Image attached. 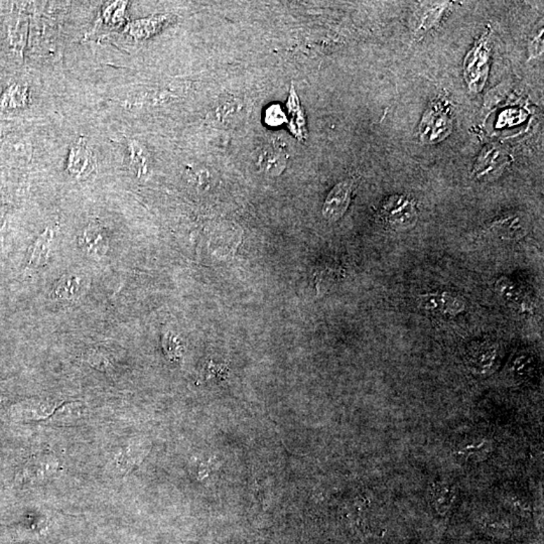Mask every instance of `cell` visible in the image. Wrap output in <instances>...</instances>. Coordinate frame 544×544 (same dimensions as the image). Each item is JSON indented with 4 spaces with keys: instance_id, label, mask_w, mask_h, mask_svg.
Masks as SVG:
<instances>
[{
    "instance_id": "obj_17",
    "label": "cell",
    "mask_w": 544,
    "mask_h": 544,
    "mask_svg": "<svg viewBox=\"0 0 544 544\" xmlns=\"http://www.w3.org/2000/svg\"><path fill=\"white\" fill-rule=\"evenodd\" d=\"M27 20L25 18H18L15 24H11L8 29L11 44L16 50H22L25 44L27 37Z\"/></svg>"
},
{
    "instance_id": "obj_4",
    "label": "cell",
    "mask_w": 544,
    "mask_h": 544,
    "mask_svg": "<svg viewBox=\"0 0 544 544\" xmlns=\"http://www.w3.org/2000/svg\"><path fill=\"white\" fill-rule=\"evenodd\" d=\"M96 157L85 138H79L71 145L69 152L68 168L76 180H86L96 171Z\"/></svg>"
},
{
    "instance_id": "obj_20",
    "label": "cell",
    "mask_w": 544,
    "mask_h": 544,
    "mask_svg": "<svg viewBox=\"0 0 544 544\" xmlns=\"http://www.w3.org/2000/svg\"><path fill=\"white\" fill-rule=\"evenodd\" d=\"M129 148H131V161H133L134 168L138 171V173H145L147 166H145V157L143 154L142 150L134 141L131 142Z\"/></svg>"
},
{
    "instance_id": "obj_19",
    "label": "cell",
    "mask_w": 544,
    "mask_h": 544,
    "mask_svg": "<svg viewBox=\"0 0 544 544\" xmlns=\"http://www.w3.org/2000/svg\"><path fill=\"white\" fill-rule=\"evenodd\" d=\"M444 9V6H435L427 11L421 18L420 29H430V27H434L439 22Z\"/></svg>"
},
{
    "instance_id": "obj_10",
    "label": "cell",
    "mask_w": 544,
    "mask_h": 544,
    "mask_svg": "<svg viewBox=\"0 0 544 544\" xmlns=\"http://www.w3.org/2000/svg\"><path fill=\"white\" fill-rule=\"evenodd\" d=\"M497 352L492 345L479 344L470 347L467 353V361L470 368L477 374L491 372L496 362Z\"/></svg>"
},
{
    "instance_id": "obj_9",
    "label": "cell",
    "mask_w": 544,
    "mask_h": 544,
    "mask_svg": "<svg viewBox=\"0 0 544 544\" xmlns=\"http://www.w3.org/2000/svg\"><path fill=\"white\" fill-rule=\"evenodd\" d=\"M494 451V443L486 437H472L460 442L456 446L458 459L466 463H480L489 459Z\"/></svg>"
},
{
    "instance_id": "obj_22",
    "label": "cell",
    "mask_w": 544,
    "mask_h": 544,
    "mask_svg": "<svg viewBox=\"0 0 544 544\" xmlns=\"http://www.w3.org/2000/svg\"><path fill=\"white\" fill-rule=\"evenodd\" d=\"M530 59H536V58L540 57L543 53V31L540 32V34H537L536 38L532 39L530 43L529 48Z\"/></svg>"
},
{
    "instance_id": "obj_2",
    "label": "cell",
    "mask_w": 544,
    "mask_h": 544,
    "mask_svg": "<svg viewBox=\"0 0 544 544\" xmlns=\"http://www.w3.org/2000/svg\"><path fill=\"white\" fill-rule=\"evenodd\" d=\"M491 65V45L488 34H483L467 55L464 78L470 91L480 93L487 82Z\"/></svg>"
},
{
    "instance_id": "obj_7",
    "label": "cell",
    "mask_w": 544,
    "mask_h": 544,
    "mask_svg": "<svg viewBox=\"0 0 544 544\" xmlns=\"http://www.w3.org/2000/svg\"><path fill=\"white\" fill-rule=\"evenodd\" d=\"M354 180H347L333 187L326 197L323 207V215L328 221H338L348 209L351 201Z\"/></svg>"
},
{
    "instance_id": "obj_16",
    "label": "cell",
    "mask_w": 544,
    "mask_h": 544,
    "mask_svg": "<svg viewBox=\"0 0 544 544\" xmlns=\"http://www.w3.org/2000/svg\"><path fill=\"white\" fill-rule=\"evenodd\" d=\"M82 288L81 279L75 277H65L60 279L55 288V295L60 298H71L78 295Z\"/></svg>"
},
{
    "instance_id": "obj_15",
    "label": "cell",
    "mask_w": 544,
    "mask_h": 544,
    "mask_svg": "<svg viewBox=\"0 0 544 544\" xmlns=\"http://www.w3.org/2000/svg\"><path fill=\"white\" fill-rule=\"evenodd\" d=\"M52 472H54L53 460L47 462L45 460H34L27 463L22 477L25 480H31V479L38 480V479L45 478V476Z\"/></svg>"
},
{
    "instance_id": "obj_23",
    "label": "cell",
    "mask_w": 544,
    "mask_h": 544,
    "mask_svg": "<svg viewBox=\"0 0 544 544\" xmlns=\"http://www.w3.org/2000/svg\"><path fill=\"white\" fill-rule=\"evenodd\" d=\"M0 250H1V240H0Z\"/></svg>"
},
{
    "instance_id": "obj_21",
    "label": "cell",
    "mask_w": 544,
    "mask_h": 544,
    "mask_svg": "<svg viewBox=\"0 0 544 544\" xmlns=\"http://www.w3.org/2000/svg\"><path fill=\"white\" fill-rule=\"evenodd\" d=\"M506 500L508 506H510V508H512L515 512L524 514L529 510V505L518 495H507Z\"/></svg>"
},
{
    "instance_id": "obj_13",
    "label": "cell",
    "mask_w": 544,
    "mask_h": 544,
    "mask_svg": "<svg viewBox=\"0 0 544 544\" xmlns=\"http://www.w3.org/2000/svg\"><path fill=\"white\" fill-rule=\"evenodd\" d=\"M52 238L53 231L51 229H47L45 232L39 236L34 244L32 245L31 251H29V266L39 267V266L46 265Z\"/></svg>"
},
{
    "instance_id": "obj_14",
    "label": "cell",
    "mask_w": 544,
    "mask_h": 544,
    "mask_svg": "<svg viewBox=\"0 0 544 544\" xmlns=\"http://www.w3.org/2000/svg\"><path fill=\"white\" fill-rule=\"evenodd\" d=\"M83 244L90 253H103L107 246V239L103 229L97 225H90L83 234Z\"/></svg>"
},
{
    "instance_id": "obj_5",
    "label": "cell",
    "mask_w": 544,
    "mask_h": 544,
    "mask_svg": "<svg viewBox=\"0 0 544 544\" xmlns=\"http://www.w3.org/2000/svg\"><path fill=\"white\" fill-rule=\"evenodd\" d=\"M384 217L393 227L409 228L414 225L418 219V211L409 199L404 197H392L386 200L383 206Z\"/></svg>"
},
{
    "instance_id": "obj_18",
    "label": "cell",
    "mask_w": 544,
    "mask_h": 544,
    "mask_svg": "<svg viewBox=\"0 0 544 544\" xmlns=\"http://www.w3.org/2000/svg\"><path fill=\"white\" fill-rule=\"evenodd\" d=\"M263 164L265 171L272 173V175H275V173H281V171L284 170V164H286V161H284L280 152L270 150V152H266L265 157H263Z\"/></svg>"
},
{
    "instance_id": "obj_1",
    "label": "cell",
    "mask_w": 544,
    "mask_h": 544,
    "mask_svg": "<svg viewBox=\"0 0 544 544\" xmlns=\"http://www.w3.org/2000/svg\"><path fill=\"white\" fill-rule=\"evenodd\" d=\"M453 131L451 109L443 101L432 102L425 110L418 125V140L423 145H437Z\"/></svg>"
},
{
    "instance_id": "obj_8",
    "label": "cell",
    "mask_w": 544,
    "mask_h": 544,
    "mask_svg": "<svg viewBox=\"0 0 544 544\" xmlns=\"http://www.w3.org/2000/svg\"><path fill=\"white\" fill-rule=\"evenodd\" d=\"M418 303L427 311L446 317L456 316L465 309L462 298L449 293H427L421 296Z\"/></svg>"
},
{
    "instance_id": "obj_3",
    "label": "cell",
    "mask_w": 544,
    "mask_h": 544,
    "mask_svg": "<svg viewBox=\"0 0 544 544\" xmlns=\"http://www.w3.org/2000/svg\"><path fill=\"white\" fill-rule=\"evenodd\" d=\"M509 164L508 154L496 145H488L475 163L473 173L478 180L496 179Z\"/></svg>"
},
{
    "instance_id": "obj_6",
    "label": "cell",
    "mask_w": 544,
    "mask_h": 544,
    "mask_svg": "<svg viewBox=\"0 0 544 544\" xmlns=\"http://www.w3.org/2000/svg\"><path fill=\"white\" fill-rule=\"evenodd\" d=\"M57 402L51 400L29 399L13 405L8 414L15 421H34L52 418L57 411Z\"/></svg>"
},
{
    "instance_id": "obj_12",
    "label": "cell",
    "mask_w": 544,
    "mask_h": 544,
    "mask_svg": "<svg viewBox=\"0 0 544 544\" xmlns=\"http://www.w3.org/2000/svg\"><path fill=\"white\" fill-rule=\"evenodd\" d=\"M29 102V90L27 85L13 83L0 97V108L4 110H16L25 107Z\"/></svg>"
},
{
    "instance_id": "obj_11",
    "label": "cell",
    "mask_w": 544,
    "mask_h": 544,
    "mask_svg": "<svg viewBox=\"0 0 544 544\" xmlns=\"http://www.w3.org/2000/svg\"><path fill=\"white\" fill-rule=\"evenodd\" d=\"M457 498L455 486L446 481H435L430 488V502L435 512L444 516L451 510Z\"/></svg>"
}]
</instances>
